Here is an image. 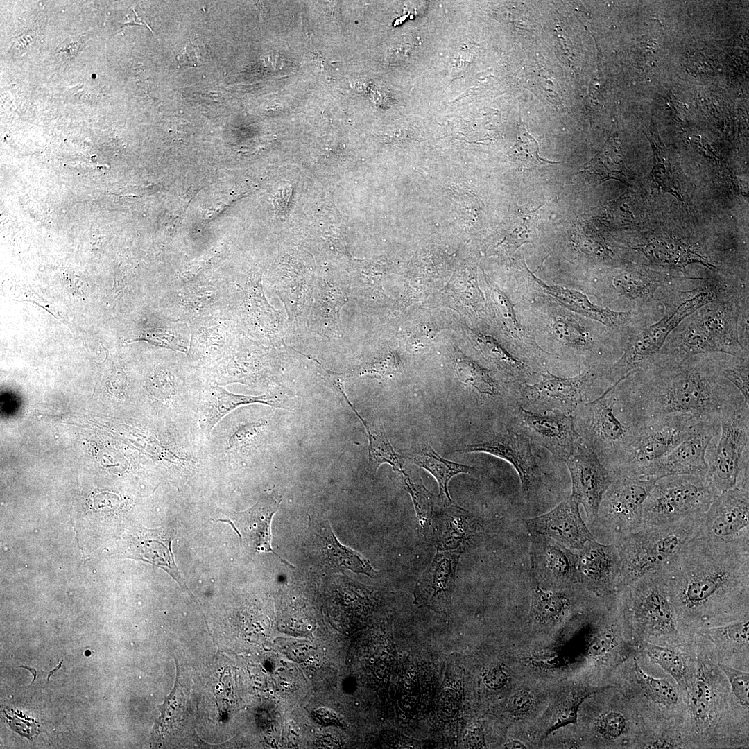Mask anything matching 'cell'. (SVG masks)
Returning <instances> with one entry per match:
<instances>
[{"mask_svg":"<svg viewBox=\"0 0 749 749\" xmlns=\"http://www.w3.org/2000/svg\"><path fill=\"white\" fill-rule=\"evenodd\" d=\"M657 571L679 626L690 637L749 615V539L697 533Z\"/></svg>","mask_w":749,"mask_h":749,"instance_id":"cell-1","label":"cell"},{"mask_svg":"<svg viewBox=\"0 0 749 749\" xmlns=\"http://www.w3.org/2000/svg\"><path fill=\"white\" fill-rule=\"evenodd\" d=\"M623 381L643 420L671 414L720 417L726 408L745 399L721 376L718 359L705 354L681 360L658 356Z\"/></svg>","mask_w":749,"mask_h":749,"instance_id":"cell-2","label":"cell"},{"mask_svg":"<svg viewBox=\"0 0 749 749\" xmlns=\"http://www.w3.org/2000/svg\"><path fill=\"white\" fill-rule=\"evenodd\" d=\"M695 660L685 690V728L694 748H748V711L709 653L694 642Z\"/></svg>","mask_w":749,"mask_h":749,"instance_id":"cell-3","label":"cell"},{"mask_svg":"<svg viewBox=\"0 0 749 749\" xmlns=\"http://www.w3.org/2000/svg\"><path fill=\"white\" fill-rule=\"evenodd\" d=\"M620 382L609 386L596 399L581 404L573 415L584 445L612 471L646 420L640 417Z\"/></svg>","mask_w":749,"mask_h":749,"instance_id":"cell-4","label":"cell"},{"mask_svg":"<svg viewBox=\"0 0 749 749\" xmlns=\"http://www.w3.org/2000/svg\"><path fill=\"white\" fill-rule=\"evenodd\" d=\"M625 624L635 643L694 646L692 637L680 628L658 571L641 577L619 592Z\"/></svg>","mask_w":749,"mask_h":749,"instance_id":"cell-5","label":"cell"},{"mask_svg":"<svg viewBox=\"0 0 749 749\" xmlns=\"http://www.w3.org/2000/svg\"><path fill=\"white\" fill-rule=\"evenodd\" d=\"M679 325L671 343L662 348V356L681 360L698 354L722 352L748 359V347L739 340L737 307L732 301L717 299L702 307Z\"/></svg>","mask_w":749,"mask_h":749,"instance_id":"cell-6","label":"cell"},{"mask_svg":"<svg viewBox=\"0 0 749 749\" xmlns=\"http://www.w3.org/2000/svg\"><path fill=\"white\" fill-rule=\"evenodd\" d=\"M703 515L666 526L640 528L615 541L613 544L621 560L617 592L672 560L696 535Z\"/></svg>","mask_w":749,"mask_h":749,"instance_id":"cell-7","label":"cell"},{"mask_svg":"<svg viewBox=\"0 0 749 749\" xmlns=\"http://www.w3.org/2000/svg\"><path fill=\"white\" fill-rule=\"evenodd\" d=\"M719 292L717 286L707 285L686 293L684 299L660 320L630 338L621 357L605 369L606 379L614 384L653 363L670 334L685 318L716 300Z\"/></svg>","mask_w":749,"mask_h":749,"instance_id":"cell-8","label":"cell"},{"mask_svg":"<svg viewBox=\"0 0 749 749\" xmlns=\"http://www.w3.org/2000/svg\"><path fill=\"white\" fill-rule=\"evenodd\" d=\"M716 496L706 476L683 474L659 479L644 502L639 529L666 526L703 515Z\"/></svg>","mask_w":749,"mask_h":749,"instance_id":"cell-9","label":"cell"},{"mask_svg":"<svg viewBox=\"0 0 749 749\" xmlns=\"http://www.w3.org/2000/svg\"><path fill=\"white\" fill-rule=\"evenodd\" d=\"M742 399L723 411L721 429L707 451V479L716 495L737 487L740 474L749 470V405Z\"/></svg>","mask_w":749,"mask_h":749,"instance_id":"cell-10","label":"cell"},{"mask_svg":"<svg viewBox=\"0 0 749 749\" xmlns=\"http://www.w3.org/2000/svg\"><path fill=\"white\" fill-rule=\"evenodd\" d=\"M614 477L600 503L597 517L592 523L597 536L619 538L640 528L644 502L656 479L621 473Z\"/></svg>","mask_w":749,"mask_h":749,"instance_id":"cell-11","label":"cell"},{"mask_svg":"<svg viewBox=\"0 0 749 749\" xmlns=\"http://www.w3.org/2000/svg\"><path fill=\"white\" fill-rule=\"evenodd\" d=\"M635 655L630 666V700L648 728L671 725L685 726V692L666 678L646 671Z\"/></svg>","mask_w":749,"mask_h":749,"instance_id":"cell-12","label":"cell"},{"mask_svg":"<svg viewBox=\"0 0 749 749\" xmlns=\"http://www.w3.org/2000/svg\"><path fill=\"white\" fill-rule=\"evenodd\" d=\"M698 418L687 414H671L646 420L613 472L628 474L666 456L691 435Z\"/></svg>","mask_w":749,"mask_h":749,"instance_id":"cell-13","label":"cell"},{"mask_svg":"<svg viewBox=\"0 0 749 749\" xmlns=\"http://www.w3.org/2000/svg\"><path fill=\"white\" fill-rule=\"evenodd\" d=\"M720 417H699L691 435L666 456L647 463L630 475L658 480L673 475L707 476V451L718 438Z\"/></svg>","mask_w":749,"mask_h":749,"instance_id":"cell-14","label":"cell"},{"mask_svg":"<svg viewBox=\"0 0 749 749\" xmlns=\"http://www.w3.org/2000/svg\"><path fill=\"white\" fill-rule=\"evenodd\" d=\"M455 451L486 453L506 460L517 472L522 491L527 499L542 484V471L533 453L531 440L522 431L517 432L503 428L488 434L480 441L462 446Z\"/></svg>","mask_w":749,"mask_h":749,"instance_id":"cell-15","label":"cell"},{"mask_svg":"<svg viewBox=\"0 0 749 749\" xmlns=\"http://www.w3.org/2000/svg\"><path fill=\"white\" fill-rule=\"evenodd\" d=\"M542 376L537 383L522 384V406L536 412L556 411L572 415L583 403L586 388L594 374L587 370L575 377H562L547 371Z\"/></svg>","mask_w":749,"mask_h":749,"instance_id":"cell-16","label":"cell"},{"mask_svg":"<svg viewBox=\"0 0 749 749\" xmlns=\"http://www.w3.org/2000/svg\"><path fill=\"white\" fill-rule=\"evenodd\" d=\"M522 431L530 440L566 460L583 445L573 415L559 411L536 412L517 407Z\"/></svg>","mask_w":749,"mask_h":749,"instance_id":"cell-17","label":"cell"},{"mask_svg":"<svg viewBox=\"0 0 749 749\" xmlns=\"http://www.w3.org/2000/svg\"><path fill=\"white\" fill-rule=\"evenodd\" d=\"M530 561L532 576L542 589H561L579 583L576 553L550 537L531 534Z\"/></svg>","mask_w":749,"mask_h":749,"instance_id":"cell-18","label":"cell"},{"mask_svg":"<svg viewBox=\"0 0 749 749\" xmlns=\"http://www.w3.org/2000/svg\"><path fill=\"white\" fill-rule=\"evenodd\" d=\"M565 461L571 479V497L583 506L588 521L592 523L614 474L583 445Z\"/></svg>","mask_w":749,"mask_h":749,"instance_id":"cell-19","label":"cell"},{"mask_svg":"<svg viewBox=\"0 0 749 749\" xmlns=\"http://www.w3.org/2000/svg\"><path fill=\"white\" fill-rule=\"evenodd\" d=\"M698 533L725 541L749 539V489L735 487L716 496Z\"/></svg>","mask_w":749,"mask_h":749,"instance_id":"cell-20","label":"cell"},{"mask_svg":"<svg viewBox=\"0 0 749 749\" xmlns=\"http://www.w3.org/2000/svg\"><path fill=\"white\" fill-rule=\"evenodd\" d=\"M694 642L717 662L742 671L749 665V615L723 624L699 628Z\"/></svg>","mask_w":749,"mask_h":749,"instance_id":"cell-21","label":"cell"},{"mask_svg":"<svg viewBox=\"0 0 749 749\" xmlns=\"http://www.w3.org/2000/svg\"><path fill=\"white\" fill-rule=\"evenodd\" d=\"M577 571L579 583L601 596L617 592L621 560L614 544H605L595 537L588 540L578 551Z\"/></svg>","mask_w":749,"mask_h":749,"instance_id":"cell-22","label":"cell"},{"mask_svg":"<svg viewBox=\"0 0 749 749\" xmlns=\"http://www.w3.org/2000/svg\"><path fill=\"white\" fill-rule=\"evenodd\" d=\"M281 501V496L274 490L261 495L251 508L229 513L218 521L232 526L240 537L243 549L252 553L272 552L284 562L271 547V521Z\"/></svg>","mask_w":749,"mask_h":749,"instance_id":"cell-23","label":"cell"},{"mask_svg":"<svg viewBox=\"0 0 749 749\" xmlns=\"http://www.w3.org/2000/svg\"><path fill=\"white\" fill-rule=\"evenodd\" d=\"M524 522L531 534L550 537L571 550L579 551L594 537L571 496L548 513Z\"/></svg>","mask_w":749,"mask_h":749,"instance_id":"cell-24","label":"cell"},{"mask_svg":"<svg viewBox=\"0 0 749 749\" xmlns=\"http://www.w3.org/2000/svg\"><path fill=\"white\" fill-rule=\"evenodd\" d=\"M459 559V553L437 550L415 583L413 596L417 605L439 613L449 610Z\"/></svg>","mask_w":749,"mask_h":749,"instance_id":"cell-25","label":"cell"},{"mask_svg":"<svg viewBox=\"0 0 749 749\" xmlns=\"http://www.w3.org/2000/svg\"><path fill=\"white\" fill-rule=\"evenodd\" d=\"M441 506L432 519L437 550L460 554L483 535L482 520L454 503Z\"/></svg>","mask_w":749,"mask_h":749,"instance_id":"cell-26","label":"cell"},{"mask_svg":"<svg viewBox=\"0 0 749 749\" xmlns=\"http://www.w3.org/2000/svg\"><path fill=\"white\" fill-rule=\"evenodd\" d=\"M174 529L162 526L157 529L138 528L135 531L129 544L132 558L141 559L163 569L180 586L192 594L175 564L171 550Z\"/></svg>","mask_w":749,"mask_h":749,"instance_id":"cell-27","label":"cell"},{"mask_svg":"<svg viewBox=\"0 0 749 749\" xmlns=\"http://www.w3.org/2000/svg\"><path fill=\"white\" fill-rule=\"evenodd\" d=\"M532 276L539 286L560 304L607 327L623 325L632 319V314L629 311H616L607 307H601L592 303L586 295L580 291L558 285L548 284L533 274Z\"/></svg>","mask_w":749,"mask_h":749,"instance_id":"cell-28","label":"cell"},{"mask_svg":"<svg viewBox=\"0 0 749 749\" xmlns=\"http://www.w3.org/2000/svg\"><path fill=\"white\" fill-rule=\"evenodd\" d=\"M638 649L640 655L669 674L680 689L685 692L694 666V646L692 649H685L671 646L642 643L638 646Z\"/></svg>","mask_w":749,"mask_h":749,"instance_id":"cell-29","label":"cell"},{"mask_svg":"<svg viewBox=\"0 0 749 749\" xmlns=\"http://www.w3.org/2000/svg\"><path fill=\"white\" fill-rule=\"evenodd\" d=\"M321 560L332 569H348L370 577L376 576L370 561L358 552L341 544L335 537L329 524L321 525L317 534Z\"/></svg>","mask_w":749,"mask_h":749,"instance_id":"cell-30","label":"cell"},{"mask_svg":"<svg viewBox=\"0 0 749 749\" xmlns=\"http://www.w3.org/2000/svg\"><path fill=\"white\" fill-rule=\"evenodd\" d=\"M416 465L430 472L439 485V502L441 505L454 503L448 492V483L459 474H473L476 470L470 466L448 460L439 456L427 442H422L408 454Z\"/></svg>","mask_w":749,"mask_h":749,"instance_id":"cell-31","label":"cell"},{"mask_svg":"<svg viewBox=\"0 0 749 749\" xmlns=\"http://www.w3.org/2000/svg\"><path fill=\"white\" fill-rule=\"evenodd\" d=\"M255 403L276 406L275 402L266 395H236L222 387L212 386L209 397L200 405V423L203 431L209 436L215 425L227 413L239 406Z\"/></svg>","mask_w":749,"mask_h":749,"instance_id":"cell-32","label":"cell"},{"mask_svg":"<svg viewBox=\"0 0 749 749\" xmlns=\"http://www.w3.org/2000/svg\"><path fill=\"white\" fill-rule=\"evenodd\" d=\"M636 248L652 262L664 266L680 267L691 263H701L709 268V260L686 244L669 238H660Z\"/></svg>","mask_w":749,"mask_h":749,"instance_id":"cell-33","label":"cell"},{"mask_svg":"<svg viewBox=\"0 0 749 749\" xmlns=\"http://www.w3.org/2000/svg\"><path fill=\"white\" fill-rule=\"evenodd\" d=\"M669 277L649 270H626L612 277L610 287L619 297L640 302L652 298Z\"/></svg>","mask_w":749,"mask_h":749,"instance_id":"cell-34","label":"cell"},{"mask_svg":"<svg viewBox=\"0 0 749 749\" xmlns=\"http://www.w3.org/2000/svg\"><path fill=\"white\" fill-rule=\"evenodd\" d=\"M359 419L364 425L369 440L368 467L376 474L378 467L384 463L389 464L399 476L405 474L404 460L396 453L390 443L381 424L368 423L359 415Z\"/></svg>","mask_w":749,"mask_h":749,"instance_id":"cell-35","label":"cell"},{"mask_svg":"<svg viewBox=\"0 0 749 749\" xmlns=\"http://www.w3.org/2000/svg\"><path fill=\"white\" fill-rule=\"evenodd\" d=\"M569 606V599L563 592L537 586L532 594L531 615L539 623L552 625L562 618Z\"/></svg>","mask_w":749,"mask_h":749,"instance_id":"cell-36","label":"cell"},{"mask_svg":"<svg viewBox=\"0 0 749 749\" xmlns=\"http://www.w3.org/2000/svg\"><path fill=\"white\" fill-rule=\"evenodd\" d=\"M551 331L558 341L574 349L587 350L592 346V337L587 328L567 313H558L551 319Z\"/></svg>","mask_w":749,"mask_h":749,"instance_id":"cell-37","label":"cell"},{"mask_svg":"<svg viewBox=\"0 0 749 749\" xmlns=\"http://www.w3.org/2000/svg\"><path fill=\"white\" fill-rule=\"evenodd\" d=\"M405 490L409 493L415 510L417 528L421 537H426L432 524L434 513L432 494L421 480L414 481L406 474L399 476Z\"/></svg>","mask_w":749,"mask_h":749,"instance_id":"cell-38","label":"cell"},{"mask_svg":"<svg viewBox=\"0 0 749 749\" xmlns=\"http://www.w3.org/2000/svg\"><path fill=\"white\" fill-rule=\"evenodd\" d=\"M456 373L458 379L473 388L479 394L494 397L497 386L488 372L467 357H459L456 361Z\"/></svg>","mask_w":749,"mask_h":749,"instance_id":"cell-39","label":"cell"},{"mask_svg":"<svg viewBox=\"0 0 749 749\" xmlns=\"http://www.w3.org/2000/svg\"><path fill=\"white\" fill-rule=\"evenodd\" d=\"M613 687H614L608 685L606 686L583 687L571 691L561 704L556 721L553 725L548 729L546 736L559 728L570 723H576L579 707L587 698L592 694Z\"/></svg>","mask_w":749,"mask_h":749,"instance_id":"cell-40","label":"cell"},{"mask_svg":"<svg viewBox=\"0 0 749 749\" xmlns=\"http://www.w3.org/2000/svg\"><path fill=\"white\" fill-rule=\"evenodd\" d=\"M514 155L522 166L526 168H535L558 163L540 156L537 141L528 132L522 123L518 126Z\"/></svg>","mask_w":749,"mask_h":749,"instance_id":"cell-41","label":"cell"},{"mask_svg":"<svg viewBox=\"0 0 749 749\" xmlns=\"http://www.w3.org/2000/svg\"><path fill=\"white\" fill-rule=\"evenodd\" d=\"M721 376L734 386L749 402L748 359L737 357L718 359Z\"/></svg>","mask_w":749,"mask_h":749,"instance_id":"cell-42","label":"cell"},{"mask_svg":"<svg viewBox=\"0 0 749 749\" xmlns=\"http://www.w3.org/2000/svg\"><path fill=\"white\" fill-rule=\"evenodd\" d=\"M718 667L726 676L731 691L739 704L745 709H749V673L717 662Z\"/></svg>","mask_w":749,"mask_h":749,"instance_id":"cell-43","label":"cell"},{"mask_svg":"<svg viewBox=\"0 0 749 749\" xmlns=\"http://www.w3.org/2000/svg\"><path fill=\"white\" fill-rule=\"evenodd\" d=\"M492 297L507 329L515 338L522 340L525 336L524 329L517 319L511 301L502 291L497 289L492 291Z\"/></svg>","mask_w":749,"mask_h":749,"instance_id":"cell-44","label":"cell"},{"mask_svg":"<svg viewBox=\"0 0 749 749\" xmlns=\"http://www.w3.org/2000/svg\"><path fill=\"white\" fill-rule=\"evenodd\" d=\"M619 163L608 157V153L600 154L585 164L578 173H585L599 181L609 178H616L617 175H623L622 170L617 166Z\"/></svg>","mask_w":749,"mask_h":749,"instance_id":"cell-45","label":"cell"},{"mask_svg":"<svg viewBox=\"0 0 749 749\" xmlns=\"http://www.w3.org/2000/svg\"><path fill=\"white\" fill-rule=\"evenodd\" d=\"M533 704V696L525 689H521L513 694L508 702V708L512 713L517 714L528 712Z\"/></svg>","mask_w":749,"mask_h":749,"instance_id":"cell-46","label":"cell"},{"mask_svg":"<svg viewBox=\"0 0 749 749\" xmlns=\"http://www.w3.org/2000/svg\"><path fill=\"white\" fill-rule=\"evenodd\" d=\"M260 423H249L238 429L230 438L229 448L240 445L241 443L255 436L261 428Z\"/></svg>","mask_w":749,"mask_h":749,"instance_id":"cell-47","label":"cell"},{"mask_svg":"<svg viewBox=\"0 0 749 749\" xmlns=\"http://www.w3.org/2000/svg\"><path fill=\"white\" fill-rule=\"evenodd\" d=\"M81 37H71L65 40L56 49L59 53H64L67 57H74L80 49L83 44Z\"/></svg>","mask_w":749,"mask_h":749,"instance_id":"cell-48","label":"cell"},{"mask_svg":"<svg viewBox=\"0 0 749 749\" xmlns=\"http://www.w3.org/2000/svg\"><path fill=\"white\" fill-rule=\"evenodd\" d=\"M506 681V674L499 668L491 670L485 677L486 685L491 688L500 687L503 685Z\"/></svg>","mask_w":749,"mask_h":749,"instance_id":"cell-49","label":"cell"},{"mask_svg":"<svg viewBox=\"0 0 749 749\" xmlns=\"http://www.w3.org/2000/svg\"><path fill=\"white\" fill-rule=\"evenodd\" d=\"M291 193V187L286 184L279 190V193L276 195L275 200V205L276 208L282 211L285 209L289 203V197Z\"/></svg>","mask_w":749,"mask_h":749,"instance_id":"cell-50","label":"cell"},{"mask_svg":"<svg viewBox=\"0 0 749 749\" xmlns=\"http://www.w3.org/2000/svg\"><path fill=\"white\" fill-rule=\"evenodd\" d=\"M505 748L512 749H525L528 747L519 741L511 740L505 744Z\"/></svg>","mask_w":749,"mask_h":749,"instance_id":"cell-51","label":"cell"},{"mask_svg":"<svg viewBox=\"0 0 749 749\" xmlns=\"http://www.w3.org/2000/svg\"><path fill=\"white\" fill-rule=\"evenodd\" d=\"M20 667L28 669L32 673V675H33V680L31 682V684H32L35 681V680L36 679V677H37V671H36V670L35 669H33V668L28 667V666H21Z\"/></svg>","mask_w":749,"mask_h":749,"instance_id":"cell-52","label":"cell"},{"mask_svg":"<svg viewBox=\"0 0 749 749\" xmlns=\"http://www.w3.org/2000/svg\"><path fill=\"white\" fill-rule=\"evenodd\" d=\"M62 661H61V662H60L59 663V664H58V665L57 666H55V668H54V669H53V670H51V671L49 672V675H48V676H47V680H49V678H50V676H51V675H53V673H55V671H58V669H60V668L61 667V666H62Z\"/></svg>","mask_w":749,"mask_h":749,"instance_id":"cell-53","label":"cell"}]
</instances>
